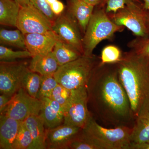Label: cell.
Listing matches in <instances>:
<instances>
[{
	"label": "cell",
	"mask_w": 149,
	"mask_h": 149,
	"mask_svg": "<svg viewBox=\"0 0 149 149\" xmlns=\"http://www.w3.org/2000/svg\"><path fill=\"white\" fill-rule=\"evenodd\" d=\"M88 106L97 122L109 128H133L136 119L120 83L117 63H100L87 84Z\"/></svg>",
	"instance_id": "obj_1"
},
{
	"label": "cell",
	"mask_w": 149,
	"mask_h": 149,
	"mask_svg": "<svg viewBox=\"0 0 149 149\" xmlns=\"http://www.w3.org/2000/svg\"><path fill=\"white\" fill-rule=\"evenodd\" d=\"M120 83L136 120L149 113V56L130 50L117 63Z\"/></svg>",
	"instance_id": "obj_2"
},
{
	"label": "cell",
	"mask_w": 149,
	"mask_h": 149,
	"mask_svg": "<svg viewBox=\"0 0 149 149\" xmlns=\"http://www.w3.org/2000/svg\"><path fill=\"white\" fill-rule=\"evenodd\" d=\"M100 62V56L94 54L83 55L73 61L59 67L54 76L58 84L70 91L86 87Z\"/></svg>",
	"instance_id": "obj_3"
},
{
	"label": "cell",
	"mask_w": 149,
	"mask_h": 149,
	"mask_svg": "<svg viewBox=\"0 0 149 149\" xmlns=\"http://www.w3.org/2000/svg\"><path fill=\"white\" fill-rule=\"evenodd\" d=\"M112 20L105 6L95 7L83 38V55L91 56L97 46L103 40H111L116 32L124 29Z\"/></svg>",
	"instance_id": "obj_4"
},
{
	"label": "cell",
	"mask_w": 149,
	"mask_h": 149,
	"mask_svg": "<svg viewBox=\"0 0 149 149\" xmlns=\"http://www.w3.org/2000/svg\"><path fill=\"white\" fill-rule=\"evenodd\" d=\"M132 130L128 126L105 127L93 117L82 129L84 135L100 149H130Z\"/></svg>",
	"instance_id": "obj_5"
},
{
	"label": "cell",
	"mask_w": 149,
	"mask_h": 149,
	"mask_svg": "<svg viewBox=\"0 0 149 149\" xmlns=\"http://www.w3.org/2000/svg\"><path fill=\"white\" fill-rule=\"evenodd\" d=\"M115 24L126 27L136 37L149 36L148 11L143 2H133L125 6L115 13L108 14Z\"/></svg>",
	"instance_id": "obj_6"
},
{
	"label": "cell",
	"mask_w": 149,
	"mask_h": 149,
	"mask_svg": "<svg viewBox=\"0 0 149 149\" xmlns=\"http://www.w3.org/2000/svg\"><path fill=\"white\" fill-rule=\"evenodd\" d=\"M64 109L63 123L83 129L93 117L88 106L86 87L72 91Z\"/></svg>",
	"instance_id": "obj_7"
},
{
	"label": "cell",
	"mask_w": 149,
	"mask_h": 149,
	"mask_svg": "<svg viewBox=\"0 0 149 149\" xmlns=\"http://www.w3.org/2000/svg\"><path fill=\"white\" fill-rule=\"evenodd\" d=\"M29 69L23 61L0 62V93L13 96L21 88Z\"/></svg>",
	"instance_id": "obj_8"
},
{
	"label": "cell",
	"mask_w": 149,
	"mask_h": 149,
	"mask_svg": "<svg viewBox=\"0 0 149 149\" xmlns=\"http://www.w3.org/2000/svg\"><path fill=\"white\" fill-rule=\"evenodd\" d=\"M53 23L30 2L20 7L17 28L24 35L47 33L53 31Z\"/></svg>",
	"instance_id": "obj_9"
},
{
	"label": "cell",
	"mask_w": 149,
	"mask_h": 149,
	"mask_svg": "<svg viewBox=\"0 0 149 149\" xmlns=\"http://www.w3.org/2000/svg\"><path fill=\"white\" fill-rule=\"evenodd\" d=\"M41 107V100L31 97L22 88L13 97L1 114L22 122L31 116L40 114Z\"/></svg>",
	"instance_id": "obj_10"
},
{
	"label": "cell",
	"mask_w": 149,
	"mask_h": 149,
	"mask_svg": "<svg viewBox=\"0 0 149 149\" xmlns=\"http://www.w3.org/2000/svg\"><path fill=\"white\" fill-rule=\"evenodd\" d=\"M57 17L53 24L54 32L59 38L76 48L83 55V36L76 19L67 10Z\"/></svg>",
	"instance_id": "obj_11"
},
{
	"label": "cell",
	"mask_w": 149,
	"mask_h": 149,
	"mask_svg": "<svg viewBox=\"0 0 149 149\" xmlns=\"http://www.w3.org/2000/svg\"><path fill=\"white\" fill-rule=\"evenodd\" d=\"M81 128L63 123L46 130L47 149H68L70 144Z\"/></svg>",
	"instance_id": "obj_12"
},
{
	"label": "cell",
	"mask_w": 149,
	"mask_h": 149,
	"mask_svg": "<svg viewBox=\"0 0 149 149\" xmlns=\"http://www.w3.org/2000/svg\"><path fill=\"white\" fill-rule=\"evenodd\" d=\"M24 35L26 49L32 57L52 52L58 38L53 31L47 33H31Z\"/></svg>",
	"instance_id": "obj_13"
},
{
	"label": "cell",
	"mask_w": 149,
	"mask_h": 149,
	"mask_svg": "<svg viewBox=\"0 0 149 149\" xmlns=\"http://www.w3.org/2000/svg\"><path fill=\"white\" fill-rule=\"evenodd\" d=\"M42 107L40 115L47 128L61 125L64 121V109L60 104L49 97L41 100Z\"/></svg>",
	"instance_id": "obj_14"
},
{
	"label": "cell",
	"mask_w": 149,
	"mask_h": 149,
	"mask_svg": "<svg viewBox=\"0 0 149 149\" xmlns=\"http://www.w3.org/2000/svg\"><path fill=\"white\" fill-rule=\"evenodd\" d=\"M21 123L5 114H0V149H13Z\"/></svg>",
	"instance_id": "obj_15"
},
{
	"label": "cell",
	"mask_w": 149,
	"mask_h": 149,
	"mask_svg": "<svg viewBox=\"0 0 149 149\" xmlns=\"http://www.w3.org/2000/svg\"><path fill=\"white\" fill-rule=\"evenodd\" d=\"M95 8L83 0H67V11L76 19L83 35Z\"/></svg>",
	"instance_id": "obj_16"
},
{
	"label": "cell",
	"mask_w": 149,
	"mask_h": 149,
	"mask_svg": "<svg viewBox=\"0 0 149 149\" xmlns=\"http://www.w3.org/2000/svg\"><path fill=\"white\" fill-rule=\"evenodd\" d=\"M24 122L31 133L33 140L30 149H47L45 123L40 115L31 116Z\"/></svg>",
	"instance_id": "obj_17"
},
{
	"label": "cell",
	"mask_w": 149,
	"mask_h": 149,
	"mask_svg": "<svg viewBox=\"0 0 149 149\" xmlns=\"http://www.w3.org/2000/svg\"><path fill=\"white\" fill-rule=\"evenodd\" d=\"M59 67L53 51L45 54L34 56L28 65L30 71L41 75H54Z\"/></svg>",
	"instance_id": "obj_18"
},
{
	"label": "cell",
	"mask_w": 149,
	"mask_h": 149,
	"mask_svg": "<svg viewBox=\"0 0 149 149\" xmlns=\"http://www.w3.org/2000/svg\"><path fill=\"white\" fill-rule=\"evenodd\" d=\"M53 52L59 66L73 61L83 55L76 48L58 37Z\"/></svg>",
	"instance_id": "obj_19"
},
{
	"label": "cell",
	"mask_w": 149,
	"mask_h": 149,
	"mask_svg": "<svg viewBox=\"0 0 149 149\" xmlns=\"http://www.w3.org/2000/svg\"><path fill=\"white\" fill-rule=\"evenodd\" d=\"M20 9L14 0H0V24L16 27Z\"/></svg>",
	"instance_id": "obj_20"
},
{
	"label": "cell",
	"mask_w": 149,
	"mask_h": 149,
	"mask_svg": "<svg viewBox=\"0 0 149 149\" xmlns=\"http://www.w3.org/2000/svg\"><path fill=\"white\" fill-rule=\"evenodd\" d=\"M130 139L131 146L149 143V113L136 119L133 127Z\"/></svg>",
	"instance_id": "obj_21"
},
{
	"label": "cell",
	"mask_w": 149,
	"mask_h": 149,
	"mask_svg": "<svg viewBox=\"0 0 149 149\" xmlns=\"http://www.w3.org/2000/svg\"><path fill=\"white\" fill-rule=\"evenodd\" d=\"M0 43L2 45H9L26 49L24 35L19 29L0 30Z\"/></svg>",
	"instance_id": "obj_22"
},
{
	"label": "cell",
	"mask_w": 149,
	"mask_h": 149,
	"mask_svg": "<svg viewBox=\"0 0 149 149\" xmlns=\"http://www.w3.org/2000/svg\"><path fill=\"white\" fill-rule=\"evenodd\" d=\"M41 74L29 70L24 76L22 88L33 97L37 98L42 82Z\"/></svg>",
	"instance_id": "obj_23"
},
{
	"label": "cell",
	"mask_w": 149,
	"mask_h": 149,
	"mask_svg": "<svg viewBox=\"0 0 149 149\" xmlns=\"http://www.w3.org/2000/svg\"><path fill=\"white\" fill-rule=\"evenodd\" d=\"M32 143L31 133L24 121H22L14 143L13 149H30Z\"/></svg>",
	"instance_id": "obj_24"
},
{
	"label": "cell",
	"mask_w": 149,
	"mask_h": 149,
	"mask_svg": "<svg viewBox=\"0 0 149 149\" xmlns=\"http://www.w3.org/2000/svg\"><path fill=\"white\" fill-rule=\"evenodd\" d=\"M121 51L118 47L112 45L106 46L102 50L101 56V63H117L123 56Z\"/></svg>",
	"instance_id": "obj_25"
},
{
	"label": "cell",
	"mask_w": 149,
	"mask_h": 149,
	"mask_svg": "<svg viewBox=\"0 0 149 149\" xmlns=\"http://www.w3.org/2000/svg\"><path fill=\"white\" fill-rule=\"evenodd\" d=\"M42 76V82L37 98L40 100L50 97L52 92L58 84L54 75Z\"/></svg>",
	"instance_id": "obj_26"
},
{
	"label": "cell",
	"mask_w": 149,
	"mask_h": 149,
	"mask_svg": "<svg viewBox=\"0 0 149 149\" xmlns=\"http://www.w3.org/2000/svg\"><path fill=\"white\" fill-rule=\"evenodd\" d=\"M31 54L27 50L15 51L4 46H0V60L1 61H13L19 58H32Z\"/></svg>",
	"instance_id": "obj_27"
},
{
	"label": "cell",
	"mask_w": 149,
	"mask_h": 149,
	"mask_svg": "<svg viewBox=\"0 0 149 149\" xmlns=\"http://www.w3.org/2000/svg\"><path fill=\"white\" fill-rule=\"evenodd\" d=\"M128 47L136 53L149 56V36L146 37H137L128 43Z\"/></svg>",
	"instance_id": "obj_28"
},
{
	"label": "cell",
	"mask_w": 149,
	"mask_h": 149,
	"mask_svg": "<svg viewBox=\"0 0 149 149\" xmlns=\"http://www.w3.org/2000/svg\"><path fill=\"white\" fill-rule=\"evenodd\" d=\"M100 149L84 135L82 129L70 144L68 149Z\"/></svg>",
	"instance_id": "obj_29"
},
{
	"label": "cell",
	"mask_w": 149,
	"mask_h": 149,
	"mask_svg": "<svg viewBox=\"0 0 149 149\" xmlns=\"http://www.w3.org/2000/svg\"><path fill=\"white\" fill-rule=\"evenodd\" d=\"M72 93V91L58 84L52 92L49 98L56 101L63 107L69 100Z\"/></svg>",
	"instance_id": "obj_30"
},
{
	"label": "cell",
	"mask_w": 149,
	"mask_h": 149,
	"mask_svg": "<svg viewBox=\"0 0 149 149\" xmlns=\"http://www.w3.org/2000/svg\"><path fill=\"white\" fill-rule=\"evenodd\" d=\"M133 2H143L142 0H106L105 10L108 14L115 13L128 4Z\"/></svg>",
	"instance_id": "obj_31"
},
{
	"label": "cell",
	"mask_w": 149,
	"mask_h": 149,
	"mask_svg": "<svg viewBox=\"0 0 149 149\" xmlns=\"http://www.w3.org/2000/svg\"><path fill=\"white\" fill-rule=\"evenodd\" d=\"M30 2L36 8L42 13L53 24L56 16L54 14L49 5L46 0H30Z\"/></svg>",
	"instance_id": "obj_32"
},
{
	"label": "cell",
	"mask_w": 149,
	"mask_h": 149,
	"mask_svg": "<svg viewBox=\"0 0 149 149\" xmlns=\"http://www.w3.org/2000/svg\"><path fill=\"white\" fill-rule=\"evenodd\" d=\"M50 6L54 14L56 17L63 13L65 8L63 3L59 0H57L55 2L51 4Z\"/></svg>",
	"instance_id": "obj_33"
},
{
	"label": "cell",
	"mask_w": 149,
	"mask_h": 149,
	"mask_svg": "<svg viewBox=\"0 0 149 149\" xmlns=\"http://www.w3.org/2000/svg\"><path fill=\"white\" fill-rule=\"evenodd\" d=\"M13 96L5 94H1L0 95V114L2 113L11 100Z\"/></svg>",
	"instance_id": "obj_34"
},
{
	"label": "cell",
	"mask_w": 149,
	"mask_h": 149,
	"mask_svg": "<svg viewBox=\"0 0 149 149\" xmlns=\"http://www.w3.org/2000/svg\"><path fill=\"white\" fill-rule=\"evenodd\" d=\"M90 5L95 7L99 6H105L106 0H83Z\"/></svg>",
	"instance_id": "obj_35"
},
{
	"label": "cell",
	"mask_w": 149,
	"mask_h": 149,
	"mask_svg": "<svg viewBox=\"0 0 149 149\" xmlns=\"http://www.w3.org/2000/svg\"><path fill=\"white\" fill-rule=\"evenodd\" d=\"M131 149H149V142L139 145H132Z\"/></svg>",
	"instance_id": "obj_36"
},
{
	"label": "cell",
	"mask_w": 149,
	"mask_h": 149,
	"mask_svg": "<svg viewBox=\"0 0 149 149\" xmlns=\"http://www.w3.org/2000/svg\"><path fill=\"white\" fill-rule=\"evenodd\" d=\"M18 3L20 7L24 6L30 3V0H14Z\"/></svg>",
	"instance_id": "obj_37"
},
{
	"label": "cell",
	"mask_w": 149,
	"mask_h": 149,
	"mask_svg": "<svg viewBox=\"0 0 149 149\" xmlns=\"http://www.w3.org/2000/svg\"><path fill=\"white\" fill-rule=\"evenodd\" d=\"M145 9L149 10V0H142Z\"/></svg>",
	"instance_id": "obj_38"
},
{
	"label": "cell",
	"mask_w": 149,
	"mask_h": 149,
	"mask_svg": "<svg viewBox=\"0 0 149 149\" xmlns=\"http://www.w3.org/2000/svg\"><path fill=\"white\" fill-rule=\"evenodd\" d=\"M47 1V2L48 4L49 5V6L51 4H52L53 3L55 2L57 0H46Z\"/></svg>",
	"instance_id": "obj_39"
},
{
	"label": "cell",
	"mask_w": 149,
	"mask_h": 149,
	"mask_svg": "<svg viewBox=\"0 0 149 149\" xmlns=\"http://www.w3.org/2000/svg\"><path fill=\"white\" fill-rule=\"evenodd\" d=\"M148 11V28L149 29V10Z\"/></svg>",
	"instance_id": "obj_40"
}]
</instances>
